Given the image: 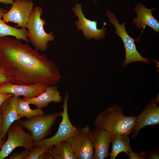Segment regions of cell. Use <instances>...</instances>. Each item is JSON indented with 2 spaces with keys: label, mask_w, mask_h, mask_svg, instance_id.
Returning <instances> with one entry per match:
<instances>
[{
  "label": "cell",
  "mask_w": 159,
  "mask_h": 159,
  "mask_svg": "<svg viewBox=\"0 0 159 159\" xmlns=\"http://www.w3.org/2000/svg\"><path fill=\"white\" fill-rule=\"evenodd\" d=\"M0 65L14 84L55 85L61 78L58 67L47 56L7 36L0 38Z\"/></svg>",
  "instance_id": "1"
},
{
  "label": "cell",
  "mask_w": 159,
  "mask_h": 159,
  "mask_svg": "<svg viewBox=\"0 0 159 159\" xmlns=\"http://www.w3.org/2000/svg\"><path fill=\"white\" fill-rule=\"evenodd\" d=\"M137 116H125L117 105L107 107L99 113L95 120V127L107 131L112 135H130Z\"/></svg>",
  "instance_id": "2"
},
{
  "label": "cell",
  "mask_w": 159,
  "mask_h": 159,
  "mask_svg": "<svg viewBox=\"0 0 159 159\" xmlns=\"http://www.w3.org/2000/svg\"><path fill=\"white\" fill-rule=\"evenodd\" d=\"M43 10L40 6L34 8L27 24L29 34V40L37 51L43 52L48 47L47 43L54 40L52 31L49 33L44 31V25H46V21L41 18Z\"/></svg>",
  "instance_id": "3"
},
{
  "label": "cell",
  "mask_w": 159,
  "mask_h": 159,
  "mask_svg": "<svg viewBox=\"0 0 159 159\" xmlns=\"http://www.w3.org/2000/svg\"><path fill=\"white\" fill-rule=\"evenodd\" d=\"M22 128L17 121L9 127L7 139L0 150V159L5 158L17 147H23L31 151L35 146L31 134L25 132Z\"/></svg>",
  "instance_id": "4"
},
{
  "label": "cell",
  "mask_w": 159,
  "mask_h": 159,
  "mask_svg": "<svg viewBox=\"0 0 159 159\" xmlns=\"http://www.w3.org/2000/svg\"><path fill=\"white\" fill-rule=\"evenodd\" d=\"M62 111L35 116L26 120H17L23 128L31 134L34 145L44 139L51 132L57 118L61 116Z\"/></svg>",
  "instance_id": "5"
},
{
  "label": "cell",
  "mask_w": 159,
  "mask_h": 159,
  "mask_svg": "<svg viewBox=\"0 0 159 159\" xmlns=\"http://www.w3.org/2000/svg\"><path fill=\"white\" fill-rule=\"evenodd\" d=\"M110 23L113 24L116 30L115 33L122 39L125 47V61L122 65L123 67L132 62H142L148 64L150 61L148 59L143 57L137 50L135 44V39L128 34L125 29L126 22L120 24L115 14L110 10L106 13Z\"/></svg>",
  "instance_id": "6"
},
{
  "label": "cell",
  "mask_w": 159,
  "mask_h": 159,
  "mask_svg": "<svg viewBox=\"0 0 159 159\" xmlns=\"http://www.w3.org/2000/svg\"><path fill=\"white\" fill-rule=\"evenodd\" d=\"M69 99V93L66 92L63 100V110L61 116L62 119L56 133L51 138L43 139L35 144V146H53L62 141H67L69 138L80 132L81 129L73 125L69 118L67 108Z\"/></svg>",
  "instance_id": "7"
},
{
  "label": "cell",
  "mask_w": 159,
  "mask_h": 159,
  "mask_svg": "<svg viewBox=\"0 0 159 159\" xmlns=\"http://www.w3.org/2000/svg\"><path fill=\"white\" fill-rule=\"evenodd\" d=\"M9 10L4 14L2 20L16 24L19 27L26 29L29 16L34 9V3L31 0H15Z\"/></svg>",
  "instance_id": "8"
},
{
  "label": "cell",
  "mask_w": 159,
  "mask_h": 159,
  "mask_svg": "<svg viewBox=\"0 0 159 159\" xmlns=\"http://www.w3.org/2000/svg\"><path fill=\"white\" fill-rule=\"evenodd\" d=\"M90 128L86 125L79 132L67 141L70 144L76 159H92L94 153L92 143L89 137Z\"/></svg>",
  "instance_id": "9"
},
{
  "label": "cell",
  "mask_w": 159,
  "mask_h": 159,
  "mask_svg": "<svg viewBox=\"0 0 159 159\" xmlns=\"http://www.w3.org/2000/svg\"><path fill=\"white\" fill-rule=\"evenodd\" d=\"M159 101L158 94L156 97L150 101L141 113L137 116L131 132L132 138H136L140 130L145 126L159 125V107L157 105Z\"/></svg>",
  "instance_id": "10"
},
{
  "label": "cell",
  "mask_w": 159,
  "mask_h": 159,
  "mask_svg": "<svg viewBox=\"0 0 159 159\" xmlns=\"http://www.w3.org/2000/svg\"><path fill=\"white\" fill-rule=\"evenodd\" d=\"M72 9L78 18V20L74 23L76 24L77 29L82 31L84 37L87 39L90 40L93 38L96 40L105 38L106 22L104 23L102 28L98 29L97 21L90 20L85 17L82 12L81 4H76Z\"/></svg>",
  "instance_id": "11"
},
{
  "label": "cell",
  "mask_w": 159,
  "mask_h": 159,
  "mask_svg": "<svg viewBox=\"0 0 159 159\" xmlns=\"http://www.w3.org/2000/svg\"><path fill=\"white\" fill-rule=\"evenodd\" d=\"M112 135L104 129L95 127L90 129L89 135L94 148L92 159H108L109 147Z\"/></svg>",
  "instance_id": "12"
},
{
  "label": "cell",
  "mask_w": 159,
  "mask_h": 159,
  "mask_svg": "<svg viewBox=\"0 0 159 159\" xmlns=\"http://www.w3.org/2000/svg\"><path fill=\"white\" fill-rule=\"evenodd\" d=\"M48 86L41 84L18 85L8 82L0 86V91L11 93L17 97L22 96L25 98L31 99L43 93Z\"/></svg>",
  "instance_id": "13"
},
{
  "label": "cell",
  "mask_w": 159,
  "mask_h": 159,
  "mask_svg": "<svg viewBox=\"0 0 159 159\" xmlns=\"http://www.w3.org/2000/svg\"><path fill=\"white\" fill-rule=\"evenodd\" d=\"M134 9L137 17L132 19L134 24L138 28L144 29L146 26L154 30L157 33L159 32V23L153 16L152 11L156 8L149 9L146 8L142 3L135 5Z\"/></svg>",
  "instance_id": "14"
},
{
  "label": "cell",
  "mask_w": 159,
  "mask_h": 159,
  "mask_svg": "<svg viewBox=\"0 0 159 159\" xmlns=\"http://www.w3.org/2000/svg\"><path fill=\"white\" fill-rule=\"evenodd\" d=\"M17 97L13 95L7 98L3 103L0 111L2 117V137L5 138L7 130L10 126L15 122L19 120L16 109Z\"/></svg>",
  "instance_id": "15"
},
{
  "label": "cell",
  "mask_w": 159,
  "mask_h": 159,
  "mask_svg": "<svg viewBox=\"0 0 159 159\" xmlns=\"http://www.w3.org/2000/svg\"><path fill=\"white\" fill-rule=\"evenodd\" d=\"M22 98L29 105H34L37 108L40 109L47 107L49 103L52 102L59 103L62 100L61 94L55 85L49 86L43 93L36 97L31 99Z\"/></svg>",
  "instance_id": "16"
},
{
  "label": "cell",
  "mask_w": 159,
  "mask_h": 159,
  "mask_svg": "<svg viewBox=\"0 0 159 159\" xmlns=\"http://www.w3.org/2000/svg\"><path fill=\"white\" fill-rule=\"evenodd\" d=\"M6 12V10L0 7V38L11 36L19 40L29 42V41L27 38L29 33L26 29H17L9 25L2 20L3 14Z\"/></svg>",
  "instance_id": "17"
},
{
  "label": "cell",
  "mask_w": 159,
  "mask_h": 159,
  "mask_svg": "<svg viewBox=\"0 0 159 159\" xmlns=\"http://www.w3.org/2000/svg\"><path fill=\"white\" fill-rule=\"evenodd\" d=\"M111 143V152L109 154L110 159H115L118 154L122 152L127 154L131 149L129 135H113Z\"/></svg>",
  "instance_id": "18"
},
{
  "label": "cell",
  "mask_w": 159,
  "mask_h": 159,
  "mask_svg": "<svg viewBox=\"0 0 159 159\" xmlns=\"http://www.w3.org/2000/svg\"><path fill=\"white\" fill-rule=\"evenodd\" d=\"M49 152L54 159H76L68 141H64L54 145Z\"/></svg>",
  "instance_id": "19"
},
{
  "label": "cell",
  "mask_w": 159,
  "mask_h": 159,
  "mask_svg": "<svg viewBox=\"0 0 159 159\" xmlns=\"http://www.w3.org/2000/svg\"><path fill=\"white\" fill-rule=\"evenodd\" d=\"M16 109L18 116L21 118L25 117L30 119L35 116L42 115L44 114L42 109L37 108L32 110L30 107L29 104L25 100L19 97L17 98Z\"/></svg>",
  "instance_id": "20"
},
{
  "label": "cell",
  "mask_w": 159,
  "mask_h": 159,
  "mask_svg": "<svg viewBox=\"0 0 159 159\" xmlns=\"http://www.w3.org/2000/svg\"><path fill=\"white\" fill-rule=\"evenodd\" d=\"M53 146L36 145L30 151L26 159H45L47 154L51 150Z\"/></svg>",
  "instance_id": "21"
},
{
  "label": "cell",
  "mask_w": 159,
  "mask_h": 159,
  "mask_svg": "<svg viewBox=\"0 0 159 159\" xmlns=\"http://www.w3.org/2000/svg\"><path fill=\"white\" fill-rule=\"evenodd\" d=\"M130 159H146L147 153L145 151H141L140 153L134 152L131 148L127 154Z\"/></svg>",
  "instance_id": "22"
},
{
  "label": "cell",
  "mask_w": 159,
  "mask_h": 159,
  "mask_svg": "<svg viewBox=\"0 0 159 159\" xmlns=\"http://www.w3.org/2000/svg\"><path fill=\"white\" fill-rule=\"evenodd\" d=\"M30 151L26 150L21 152H14L10 156L9 159H26Z\"/></svg>",
  "instance_id": "23"
},
{
  "label": "cell",
  "mask_w": 159,
  "mask_h": 159,
  "mask_svg": "<svg viewBox=\"0 0 159 159\" xmlns=\"http://www.w3.org/2000/svg\"><path fill=\"white\" fill-rule=\"evenodd\" d=\"M10 82L8 76L3 68L0 65V86Z\"/></svg>",
  "instance_id": "24"
},
{
  "label": "cell",
  "mask_w": 159,
  "mask_h": 159,
  "mask_svg": "<svg viewBox=\"0 0 159 159\" xmlns=\"http://www.w3.org/2000/svg\"><path fill=\"white\" fill-rule=\"evenodd\" d=\"M13 95V94L0 91V110L2 104L8 98Z\"/></svg>",
  "instance_id": "25"
},
{
  "label": "cell",
  "mask_w": 159,
  "mask_h": 159,
  "mask_svg": "<svg viewBox=\"0 0 159 159\" xmlns=\"http://www.w3.org/2000/svg\"><path fill=\"white\" fill-rule=\"evenodd\" d=\"M146 159H159V155L158 151L156 150L155 149H153L150 153H147Z\"/></svg>",
  "instance_id": "26"
},
{
  "label": "cell",
  "mask_w": 159,
  "mask_h": 159,
  "mask_svg": "<svg viewBox=\"0 0 159 159\" xmlns=\"http://www.w3.org/2000/svg\"><path fill=\"white\" fill-rule=\"evenodd\" d=\"M15 0H0V2L6 4H12Z\"/></svg>",
  "instance_id": "27"
},
{
  "label": "cell",
  "mask_w": 159,
  "mask_h": 159,
  "mask_svg": "<svg viewBox=\"0 0 159 159\" xmlns=\"http://www.w3.org/2000/svg\"><path fill=\"white\" fill-rule=\"evenodd\" d=\"M2 117L0 111V137H2ZM3 138V137H2Z\"/></svg>",
  "instance_id": "28"
},
{
  "label": "cell",
  "mask_w": 159,
  "mask_h": 159,
  "mask_svg": "<svg viewBox=\"0 0 159 159\" xmlns=\"http://www.w3.org/2000/svg\"><path fill=\"white\" fill-rule=\"evenodd\" d=\"M4 138L1 137H0V150L5 143V141Z\"/></svg>",
  "instance_id": "29"
},
{
  "label": "cell",
  "mask_w": 159,
  "mask_h": 159,
  "mask_svg": "<svg viewBox=\"0 0 159 159\" xmlns=\"http://www.w3.org/2000/svg\"><path fill=\"white\" fill-rule=\"evenodd\" d=\"M94 0V1L95 2V0Z\"/></svg>",
  "instance_id": "30"
}]
</instances>
